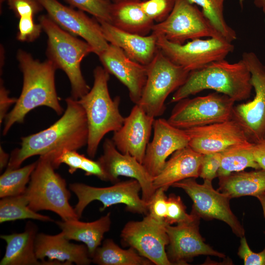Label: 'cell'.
Here are the masks:
<instances>
[{
    "mask_svg": "<svg viewBox=\"0 0 265 265\" xmlns=\"http://www.w3.org/2000/svg\"><path fill=\"white\" fill-rule=\"evenodd\" d=\"M197 216L186 212V207L181 197L170 194L167 197V209L165 218L167 224L172 225L193 220Z\"/></svg>",
    "mask_w": 265,
    "mask_h": 265,
    "instance_id": "35",
    "label": "cell"
},
{
    "mask_svg": "<svg viewBox=\"0 0 265 265\" xmlns=\"http://www.w3.org/2000/svg\"><path fill=\"white\" fill-rule=\"evenodd\" d=\"M39 20L48 36V59L66 74L71 84V97L80 99L90 89L82 76L81 62L93 53V49L86 41L63 30L48 15H42Z\"/></svg>",
    "mask_w": 265,
    "mask_h": 265,
    "instance_id": "6",
    "label": "cell"
},
{
    "mask_svg": "<svg viewBox=\"0 0 265 265\" xmlns=\"http://www.w3.org/2000/svg\"><path fill=\"white\" fill-rule=\"evenodd\" d=\"M200 218L197 216L191 221L178 223L176 226L166 225L169 238L166 253L173 265H186L187 262L199 255L225 257L204 241L199 233Z\"/></svg>",
    "mask_w": 265,
    "mask_h": 265,
    "instance_id": "17",
    "label": "cell"
},
{
    "mask_svg": "<svg viewBox=\"0 0 265 265\" xmlns=\"http://www.w3.org/2000/svg\"><path fill=\"white\" fill-rule=\"evenodd\" d=\"M217 190L231 198L244 196L256 197L265 191V170L239 171L220 177Z\"/></svg>",
    "mask_w": 265,
    "mask_h": 265,
    "instance_id": "28",
    "label": "cell"
},
{
    "mask_svg": "<svg viewBox=\"0 0 265 265\" xmlns=\"http://www.w3.org/2000/svg\"><path fill=\"white\" fill-rule=\"evenodd\" d=\"M253 153L255 160L260 168L265 170V139L254 144Z\"/></svg>",
    "mask_w": 265,
    "mask_h": 265,
    "instance_id": "45",
    "label": "cell"
},
{
    "mask_svg": "<svg viewBox=\"0 0 265 265\" xmlns=\"http://www.w3.org/2000/svg\"><path fill=\"white\" fill-rule=\"evenodd\" d=\"M32 16L20 17L17 39L22 42H32L37 39L43 29L41 25L34 23Z\"/></svg>",
    "mask_w": 265,
    "mask_h": 265,
    "instance_id": "38",
    "label": "cell"
},
{
    "mask_svg": "<svg viewBox=\"0 0 265 265\" xmlns=\"http://www.w3.org/2000/svg\"><path fill=\"white\" fill-rule=\"evenodd\" d=\"M35 250L37 258L44 262L47 258L63 265H88L92 263L87 246L71 242L62 232L54 235L38 233Z\"/></svg>",
    "mask_w": 265,
    "mask_h": 265,
    "instance_id": "22",
    "label": "cell"
},
{
    "mask_svg": "<svg viewBox=\"0 0 265 265\" xmlns=\"http://www.w3.org/2000/svg\"><path fill=\"white\" fill-rule=\"evenodd\" d=\"M256 197L259 200L261 203L263 211L264 217L265 218V191L257 195Z\"/></svg>",
    "mask_w": 265,
    "mask_h": 265,
    "instance_id": "47",
    "label": "cell"
},
{
    "mask_svg": "<svg viewBox=\"0 0 265 265\" xmlns=\"http://www.w3.org/2000/svg\"><path fill=\"white\" fill-rule=\"evenodd\" d=\"M28 205V201L24 193L1 198L0 223L26 219L44 222L53 221L50 217L33 211Z\"/></svg>",
    "mask_w": 265,
    "mask_h": 265,
    "instance_id": "31",
    "label": "cell"
},
{
    "mask_svg": "<svg viewBox=\"0 0 265 265\" xmlns=\"http://www.w3.org/2000/svg\"><path fill=\"white\" fill-rule=\"evenodd\" d=\"M80 169L85 172L86 176H95L100 180L106 181L105 173L97 160L94 161L85 156Z\"/></svg>",
    "mask_w": 265,
    "mask_h": 265,
    "instance_id": "43",
    "label": "cell"
},
{
    "mask_svg": "<svg viewBox=\"0 0 265 265\" xmlns=\"http://www.w3.org/2000/svg\"><path fill=\"white\" fill-rule=\"evenodd\" d=\"M94 83L89 92L78 100L86 114L88 137L87 154L90 158L96 156L99 144L105 135L119 130L125 117L120 113V98L112 99L109 94V73L101 66L93 71Z\"/></svg>",
    "mask_w": 265,
    "mask_h": 265,
    "instance_id": "4",
    "label": "cell"
},
{
    "mask_svg": "<svg viewBox=\"0 0 265 265\" xmlns=\"http://www.w3.org/2000/svg\"><path fill=\"white\" fill-rule=\"evenodd\" d=\"M17 58L23 75V84L19 97L4 120V135L14 124L22 123L26 114L37 107L47 106L58 115L64 111L55 88L57 68L54 64L49 59L41 62L22 50L18 51Z\"/></svg>",
    "mask_w": 265,
    "mask_h": 265,
    "instance_id": "2",
    "label": "cell"
},
{
    "mask_svg": "<svg viewBox=\"0 0 265 265\" xmlns=\"http://www.w3.org/2000/svg\"><path fill=\"white\" fill-rule=\"evenodd\" d=\"M157 35L158 47L162 53L172 62L189 72L224 59L234 50L232 42L224 38H198L178 44Z\"/></svg>",
    "mask_w": 265,
    "mask_h": 265,
    "instance_id": "12",
    "label": "cell"
},
{
    "mask_svg": "<svg viewBox=\"0 0 265 265\" xmlns=\"http://www.w3.org/2000/svg\"><path fill=\"white\" fill-rule=\"evenodd\" d=\"M103 149V154L97 160L103 169L106 181L115 183L119 182V176L137 180L141 187V198L148 204L156 189L153 186V177L143 164L131 155L119 151L112 139L106 138Z\"/></svg>",
    "mask_w": 265,
    "mask_h": 265,
    "instance_id": "16",
    "label": "cell"
},
{
    "mask_svg": "<svg viewBox=\"0 0 265 265\" xmlns=\"http://www.w3.org/2000/svg\"><path fill=\"white\" fill-rule=\"evenodd\" d=\"M110 0L112 2H116V1H118L119 0Z\"/></svg>",
    "mask_w": 265,
    "mask_h": 265,
    "instance_id": "50",
    "label": "cell"
},
{
    "mask_svg": "<svg viewBox=\"0 0 265 265\" xmlns=\"http://www.w3.org/2000/svg\"><path fill=\"white\" fill-rule=\"evenodd\" d=\"M255 5L261 9L265 15V0H254Z\"/></svg>",
    "mask_w": 265,
    "mask_h": 265,
    "instance_id": "48",
    "label": "cell"
},
{
    "mask_svg": "<svg viewBox=\"0 0 265 265\" xmlns=\"http://www.w3.org/2000/svg\"><path fill=\"white\" fill-rule=\"evenodd\" d=\"M10 159L9 155L6 153L0 146V171L6 168Z\"/></svg>",
    "mask_w": 265,
    "mask_h": 265,
    "instance_id": "46",
    "label": "cell"
},
{
    "mask_svg": "<svg viewBox=\"0 0 265 265\" xmlns=\"http://www.w3.org/2000/svg\"><path fill=\"white\" fill-rule=\"evenodd\" d=\"M238 254L245 265H265V247L260 252L255 253L249 247L244 236L240 238Z\"/></svg>",
    "mask_w": 265,
    "mask_h": 265,
    "instance_id": "42",
    "label": "cell"
},
{
    "mask_svg": "<svg viewBox=\"0 0 265 265\" xmlns=\"http://www.w3.org/2000/svg\"><path fill=\"white\" fill-rule=\"evenodd\" d=\"M146 67L147 79L138 105L155 118L164 113L166 99L185 82L190 72L172 62L159 49Z\"/></svg>",
    "mask_w": 265,
    "mask_h": 265,
    "instance_id": "7",
    "label": "cell"
},
{
    "mask_svg": "<svg viewBox=\"0 0 265 265\" xmlns=\"http://www.w3.org/2000/svg\"><path fill=\"white\" fill-rule=\"evenodd\" d=\"M141 0H120L112 2L111 24L123 31L146 36L155 23L144 12Z\"/></svg>",
    "mask_w": 265,
    "mask_h": 265,
    "instance_id": "27",
    "label": "cell"
},
{
    "mask_svg": "<svg viewBox=\"0 0 265 265\" xmlns=\"http://www.w3.org/2000/svg\"><path fill=\"white\" fill-rule=\"evenodd\" d=\"M153 130V139L148 144L142 164L154 178L160 173L169 156L188 146L189 137L185 130L163 118L155 120Z\"/></svg>",
    "mask_w": 265,
    "mask_h": 265,
    "instance_id": "19",
    "label": "cell"
},
{
    "mask_svg": "<svg viewBox=\"0 0 265 265\" xmlns=\"http://www.w3.org/2000/svg\"><path fill=\"white\" fill-rule=\"evenodd\" d=\"M235 101L218 92L178 102L167 120L173 126L182 130L203 126L232 119Z\"/></svg>",
    "mask_w": 265,
    "mask_h": 265,
    "instance_id": "8",
    "label": "cell"
},
{
    "mask_svg": "<svg viewBox=\"0 0 265 265\" xmlns=\"http://www.w3.org/2000/svg\"><path fill=\"white\" fill-rule=\"evenodd\" d=\"M53 153L40 156L25 194L28 207L35 212L52 211L64 221L80 219L69 203L70 191L65 180L55 172Z\"/></svg>",
    "mask_w": 265,
    "mask_h": 265,
    "instance_id": "5",
    "label": "cell"
},
{
    "mask_svg": "<svg viewBox=\"0 0 265 265\" xmlns=\"http://www.w3.org/2000/svg\"><path fill=\"white\" fill-rule=\"evenodd\" d=\"M37 0L54 22L72 34L82 37L92 47L93 53L99 55L108 47L109 43L95 18H90L83 11L75 10L57 0Z\"/></svg>",
    "mask_w": 265,
    "mask_h": 265,
    "instance_id": "15",
    "label": "cell"
},
{
    "mask_svg": "<svg viewBox=\"0 0 265 265\" xmlns=\"http://www.w3.org/2000/svg\"><path fill=\"white\" fill-rule=\"evenodd\" d=\"M175 0H141V6L145 14L154 22L164 21L172 11Z\"/></svg>",
    "mask_w": 265,
    "mask_h": 265,
    "instance_id": "36",
    "label": "cell"
},
{
    "mask_svg": "<svg viewBox=\"0 0 265 265\" xmlns=\"http://www.w3.org/2000/svg\"><path fill=\"white\" fill-rule=\"evenodd\" d=\"M65 102V111L54 123L21 138V146L11 152L6 169L18 168L32 156L53 153L56 157L64 150L77 151L87 145L88 129L85 112L78 100L70 97Z\"/></svg>",
    "mask_w": 265,
    "mask_h": 265,
    "instance_id": "1",
    "label": "cell"
},
{
    "mask_svg": "<svg viewBox=\"0 0 265 265\" xmlns=\"http://www.w3.org/2000/svg\"><path fill=\"white\" fill-rule=\"evenodd\" d=\"M241 59L250 72L255 96L249 102L234 106L232 119L255 144L265 139V65L252 52H244Z\"/></svg>",
    "mask_w": 265,
    "mask_h": 265,
    "instance_id": "11",
    "label": "cell"
},
{
    "mask_svg": "<svg viewBox=\"0 0 265 265\" xmlns=\"http://www.w3.org/2000/svg\"><path fill=\"white\" fill-rule=\"evenodd\" d=\"M36 164V161L23 167L6 169L0 177V197L16 196L25 193Z\"/></svg>",
    "mask_w": 265,
    "mask_h": 265,
    "instance_id": "32",
    "label": "cell"
},
{
    "mask_svg": "<svg viewBox=\"0 0 265 265\" xmlns=\"http://www.w3.org/2000/svg\"><path fill=\"white\" fill-rule=\"evenodd\" d=\"M2 1H3V0H0V5H1V3H2Z\"/></svg>",
    "mask_w": 265,
    "mask_h": 265,
    "instance_id": "51",
    "label": "cell"
},
{
    "mask_svg": "<svg viewBox=\"0 0 265 265\" xmlns=\"http://www.w3.org/2000/svg\"><path fill=\"white\" fill-rule=\"evenodd\" d=\"M239 3L241 8L243 7L244 0H238Z\"/></svg>",
    "mask_w": 265,
    "mask_h": 265,
    "instance_id": "49",
    "label": "cell"
},
{
    "mask_svg": "<svg viewBox=\"0 0 265 265\" xmlns=\"http://www.w3.org/2000/svg\"><path fill=\"white\" fill-rule=\"evenodd\" d=\"M203 155L188 146L175 151L160 173L153 178L154 188L162 187L166 191L175 183L199 177Z\"/></svg>",
    "mask_w": 265,
    "mask_h": 265,
    "instance_id": "25",
    "label": "cell"
},
{
    "mask_svg": "<svg viewBox=\"0 0 265 265\" xmlns=\"http://www.w3.org/2000/svg\"><path fill=\"white\" fill-rule=\"evenodd\" d=\"M152 32L178 44L203 37L224 38L197 5L187 0H175L169 15L155 24Z\"/></svg>",
    "mask_w": 265,
    "mask_h": 265,
    "instance_id": "9",
    "label": "cell"
},
{
    "mask_svg": "<svg viewBox=\"0 0 265 265\" xmlns=\"http://www.w3.org/2000/svg\"><path fill=\"white\" fill-rule=\"evenodd\" d=\"M167 223L149 214L140 221H130L122 229L120 238L123 246L134 248L153 265H171L166 250L169 243Z\"/></svg>",
    "mask_w": 265,
    "mask_h": 265,
    "instance_id": "14",
    "label": "cell"
},
{
    "mask_svg": "<svg viewBox=\"0 0 265 265\" xmlns=\"http://www.w3.org/2000/svg\"><path fill=\"white\" fill-rule=\"evenodd\" d=\"M98 22L109 44L121 48L130 58L142 65L151 62L159 49L156 34L141 35L123 31L107 22Z\"/></svg>",
    "mask_w": 265,
    "mask_h": 265,
    "instance_id": "23",
    "label": "cell"
},
{
    "mask_svg": "<svg viewBox=\"0 0 265 265\" xmlns=\"http://www.w3.org/2000/svg\"><path fill=\"white\" fill-rule=\"evenodd\" d=\"M4 1L19 17L34 16L44 9L37 0H3L2 2Z\"/></svg>",
    "mask_w": 265,
    "mask_h": 265,
    "instance_id": "41",
    "label": "cell"
},
{
    "mask_svg": "<svg viewBox=\"0 0 265 265\" xmlns=\"http://www.w3.org/2000/svg\"><path fill=\"white\" fill-rule=\"evenodd\" d=\"M111 213L92 222H85L79 219L56 221L57 225L69 240L80 241L87 247L92 258L96 250L102 244L105 233L110 228Z\"/></svg>",
    "mask_w": 265,
    "mask_h": 265,
    "instance_id": "26",
    "label": "cell"
},
{
    "mask_svg": "<svg viewBox=\"0 0 265 265\" xmlns=\"http://www.w3.org/2000/svg\"><path fill=\"white\" fill-rule=\"evenodd\" d=\"M207 89L224 94L235 102L247 100L253 89L247 66L242 59L233 63L224 59L191 71L185 82L173 95L170 103Z\"/></svg>",
    "mask_w": 265,
    "mask_h": 265,
    "instance_id": "3",
    "label": "cell"
},
{
    "mask_svg": "<svg viewBox=\"0 0 265 265\" xmlns=\"http://www.w3.org/2000/svg\"><path fill=\"white\" fill-rule=\"evenodd\" d=\"M172 186L183 189L193 202L191 213L206 220L213 219L227 224L238 237L244 236V230L230 207L231 199L214 189L211 181L198 184L190 178L174 183Z\"/></svg>",
    "mask_w": 265,
    "mask_h": 265,
    "instance_id": "13",
    "label": "cell"
},
{
    "mask_svg": "<svg viewBox=\"0 0 265 265\" xmlns=\"http://www.w3.org/2000/svg\"><path fill=\"white\" fill-rule=\"evenodd\" d=\"M85 156L80 154L76 150H64L53 160V165L55 169L64 163L68 167V172L73 174L79 169H80Z\"/></svg>",
    "mask_w": 265,
    "mask_h": 265,
    "instance_id": "40",
    "label": "cell"
},
{
    "mask_svg": "<svg viewBox=\"0 0 265 265\" xmlns=\"http://www.w3.org/2000/svg\"><path fill=\"white\" fill-rule=\"evenodd\" d=\"M37 231V226L28 221L23 232L0 235L6 245L0 265H61L58 262H44L37 258L35 242Z\"/></svg>",
    "mask_w": 265,
    "mask_h": 265,
    "instance_id": "24",
    "label": "cell"
},
{
    "mask_svg": "<svg viewBox=\"0 0 265 265\" xmlns=\"http://www.w3.org/2000/svg\"><path fill=\"white\" fill-rule=\"evenodd\" d=\"M165 190L162 187L157 188L148 202V213L151 216L160 221L165 222L167 209V197Z\"/></svg>",
    "mask_w": 265,
    "mask_h": 265,
    "instance_id": "37",
    "label": "cell"
},
{
    "mask_svg": "<svg viewBox=\"0 0 265 265\" xmlns=\"http://www.w3.org/2000/svg\"><path fill=\"white\" fill-rule=\"evenodd\" d=\"M221 152L203 155L199 177L204 180L211 181L215 178L218 177V172L221 165Z\"/></svg>",
    "mask_w": 265,
    "mask_h": 265,
    "instance_id": "39",
    "label": "cell"
},
{
    "mask_svg": "<svg viewBox=\"0 0 265 265\" xmlns=\"http://www.w3.org/2000/svg\"><path fill=\"white\" fill-rule=\"evenodd\" d=\"M190 3L198 5L202 11L214 27L230 42L237 38L235 30L227 23L224 15L225 0H187Z\"/></svg>",
    "mask_w": 265,
    "mask_h": 265,
    "instance_id": "33",
    "label": "cell"
},
{
    "mask_svg": "<svg viewBox=\"0 0 265 265\" xmlns=\"http://www.w3.org/2000/svg\"><path fill=\"white\" fill-rule=\"evenodd\" d=\"M104 68L129 90L131 100L138 104L147 79V67L130 58L120 48L109 44L98 55Z\"/></svg>",
    "mask_w": 265,
    "mask_h": 265,
    "instance_id": "21",
    "label": "cell"
},
{
    "mask_svg": "<svg viewBox=\"0 0 265 265\" xmlns=\"http://www.w3.org/2000/svg\"><path fill=\"white\" fill-rule=\"evenodd\" d=\"M17 99L9 96V91L3 84L0 80V124L4 121L5 116L8 113L9 108L13 104H15Z\"/></svg>",
    "mask_w": 265,
    "mask_h": 265,
    "instance_id": "44",
    "label": "cell"
},
{
    "mask_svg": "<svg viewBox=\"0 0 265 265\" xmlns=\"http://www.w3.org/2000/svg\"><path fill=\"white\" fill-rule=\"evenodd\" d=\"M91 259L92 263L99 265H153L134 248L122 249L110 238L106 239L103 242Z\"/></svg>",
    "mask_w": 265,
    "mask_h": 265,
    "instance_id": "29",
    "label": "cell"
},
{
    "mask_svg": "<svg viewBox=\"0 0 265 265\" xmlns=\"http://www.w3.org/2000/svg\"><path fill=\"white\" fill-rule=\"evenodd\" d=\"M155 120L139 105L135 104L125 117L122 127L113 132L111 139L117 150L143 163Z\"/></svg>",
    "mask_w": 265,
    "mask_h": 265,
    "instance_id": "20",
    "label": "cell"
},
{
    "mask_svg": "<svg viewBox=\"0 0 265 265\" xmlns=\"http://www.w3.org/2000/svg\"><path fill=\"white\" fill-rule=\"evenodd\" d=\"M250 141L231 146L221 152V165L218 177L229 175L251 167L261 169L255 160L253 147Z\"/></svg>",
    "mask_w": 265,
    "mask_h": 265,
    "instance_id": "30",
    "label": "cell"
},
{
    "mask_svg": "<svg viewBox=\"0 0 265 265\" xmlns=\"http://www.w3.org/2000/svg\"><path fill=\"white\" fill-rule=\"evenodd\" d=\"M185 131L189 137L188 146L202 155L221 152L231 146L250 141L233 119Z\"/></svg>",
    "mask_w": 265,
    "mask_h": 265,
    "instance_id": "18",
    "label": "cell"
},
{
    "mask_svg": "<svg viewBox=\"0 0 265 265\" xmlns=\"http://www.w3.org/2000/svg\"><path fill=\"white\" fill-rule=\"evenodd\" d=\"M69 187L78 198L74 210L80 218L85 208L94 201L103 204L100 209L101 212L111 206L121 204L126 205L128 212L145 215L148 213V204L139 196L141 186L134 179L119 181L108 187H95L80 183L70 184Z\"/></svg>",
    "mask_w": 265,
    "mask_h": 265,
    "instance_id": "10",
    "label": "cell"
},
{
    "mask_svg": "<svg viewBox=\"0 0 265 265\" xmlns=\"http://www.w3.org/2000/svg\"><path fill=\"white\" fill-rule=\"evenodd\" d=\"M80 10L86 12L98 21L111 23L112 2L109 0H64Z\"/></svg>",
    "mask_w": 265,
    "mask_h": 265,
    "instance_id": "34",
    "label": "cell"
}]
</instances>
